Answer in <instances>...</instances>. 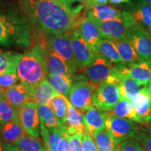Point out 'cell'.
<instances>
[{"instance_id":"cell-8","label":"cell","mask_w":151,"mask_h":151,"mask_svg":"<svg viewBox=\"0 0 151 151\" xmlns=\"http://www.w3.org/2000/svg\"><path fill=\"white\" fill-rule=\"evenodd\" d=\"M106 128L110 132L117 146L123 140L136 137L138 132L137 125L129 119L114 116L107 112Z\"/></svg>"},{"instance_id":"cell-22","label":"cell","mask_w":151,"mask_h":151,"mask_svg":"<svg viewBox=\"0 0 151 151\" xmlns=\"http://www.w3.org/2000/svg\"><path fill=\"white\" fill-rule=\"evenodd\" d=\"M128 67H124L126 73L141 86H147L151 81V62L142 60Z\"/></svg>"},{"instance_id":"cell-44","label":"cell","mask_w":151,"mask_h":151,"mask_svg":"<svg viewBox=\"0 0 151 151\" xmlns=\"http://www.w3.org/2000/svg\"><path fill=\"white\" fill-rule=\"evenodd\" d=\"M3 151H22L20 148L11 143H4Z\"/></svg>"},{"instance_id":"cell-51","label":"cell","mask_w":151,"mask_h":151,"mask_svg":"<svg viewBox=\"0 0 151 151\" xmlns=\"http://www.w3.org/2000/svg\"><path fill=\"white\" fill-rule=\"evenodd\" d=\"M148 32L149 33V35H150V38H151V29H148Z\"/></svg>"},{"instance_id":"cell-15","label":"cell","mask_w":151,"mask_h":151,"mask_svg":"<svg viewBox=\"0 0 151 151\" xmlns=\"http://www.w3.org/2000/svg\"><path fill=\"white\" fill-rule=\"evenodd\" d=\"M62 125L68 135H73L77 133L83 134L86 130L83 113L75 108L69 101L68 103L65 122Z\"/></svg>"},{"instance_id":"cell-38","label":"cell","mask_w":151,"mask_h":151,"mask_svg":"<svg viewBox=\"0 0 151 151\" xmlns=\"http://www.w3.org/2000/svg\"><path fill=\"white\" fill-rule=\"evenodd\" d=\"M118 146L122 151H146L137 141L131 139L123 140Z\"/></svg>"},{"instance_id":"cell-27","label":"cell","mask_w":151,"mask_h":151,"mask_svg":"<svg viewBox=\"0 0 151 151\" xmlns=\"http://www.w3.org/2000/svg\"><path fill=\"white\" fill-rule=\"evenodd\" d=\"M118 49L124 65L129 66L142 61L127 38L113 40Z\"/></svg>"},{"instance_id":"cell-12","label":"cell","mask_w":151,"mask_h":151,"mask_svg":"<svg viewBox=\"0 0 151 151\" xmlns=\"http://www.w3.org/2000/svg\"><path fill=\"white\" fill-rule=\"evenodd\" d=\"M71 40L75 58L79 68L89 65L97 55L92 49L81 37L78 32L74 31L71 36Z\"/></svg>"},{"instance_id":"cell-36","label":"cell","mask_w":151,"mask_h":151,"mask_svg":"<svg viewBox=\"0 0 151 151\" xmlns=\"http://www.w3.org/2000/svg\"><path fill=\"white\" fill-rule=\"evenodd\" d=\"M20 80L17 73L0 74V88L5 90L7 88L14 86Z\"/></svg>"},{"instance_id":"cell-40","label":"cell","mask_w":151,"mask_h":151,"mask_svg":"<svg viewBox=\"0 0 151 151\" xmlns=\"http://www.w3.org/2000/svg\"><path fill=\"white\" fill-rule=\"evenodd\" d=\"M57 1L71 9L76 14H78L83 7V3H84V0H57Z\"/></svg>"},{"instance_id":"cell-17","label":"cell","mask_w":151,"mask_h":151,"mask_svg":"<svg viewBox=\"0 0 151 151\" xmlns=\"http://www.w3.org/2000/svg\"><path fill=\"white\" fill-rule=\"evenodd\" d=\"M83 113L86 130L92 137L96 131L106 128L107 112H104L94 106H92L88 110L83 111Z\"/></svg>"},{"instance_id":"cell-26","label":"cell","mask_w":151,"mask_h":151,"mask_svg":"<svg viewBox=\"0 0 151 151\" xmlns=\"http://www.w3.org/2000/svg\"><path fill=\"white\" fill-rule=\"evenodd\" d=\"M47 48L48 52V73L53 75L61 76L73 77V75L70 73L69 67L65 60L48 46Z\"/></svg>"},{"instance_id":"cell-37","label":"cell","mask_w":151,"mask_h":151,"mask_svg":"<svg viewBox=\"0 0 151 151\" xmlns=\"http://www.w3.org/2000/svg\"><path fill=\"white\" fill-rule=\"evenodd\" d=\"M83 151H99L92 135L86 130L82 137Z\"/></svg>"},{"instance_id":"cell-41","label":"cell","mask_w":151,"mask_h":151,"mask_svg":"<svg viewBox=\"0 0 151 151\" xmlns=\"http://www.w3.org/2000/svg\"><path fill=\"white\" fill-rule=\"evenodd\" d=\"M136 139L141 141L143 145V148L146 151H151V134H140L136 136Z\"/></svg>"},{"instance_id":"cell-11","label":"cell","mask_w":151,"mask_h":151,"mask_svg":"<svg viewBox=\"0 0 151 151\" xmlns=\"http://www.w3.org/2000/svg\"><path fill=\"white\" fill-rule=\"evenodd\" d=\"M94 88L90 83L81 81L73 85L67 99L75 108L83 112L93 105Z\"/></svg>"},{"instance_id":"cell-1","label":"cell","mask_w":151,"mask_h":151,"mask_svg":"<svg viewBox=\"0 0 151 151\" xmlns=\"http://www.w3.org/2000/svg\"><path fill=\"white\" fill-rule=\"evenodd\" d=\"M18 1L29 23L49 36L66 34L78 25V14L57 0Z\"/></svg>"},{"instance_id":"cell-2","label":"cell","mask_w":151,"mask_h":151,"mask_svg":"<svg viewBox=\"0 0 151 151\" xmlns=\"http://www.w3.org/2000/svg\"><path fill=\"white\" fill-rule=\"evenodd\" d=\"M30 23L21 9L9 0H0V46L28 47Z\"/></svg>"},{"instance_id":"cell-42","label":"cell","mask_w":151,"mask_h":151,"mask_svg":"<svg viewBox=\"0 0 151 151\" xmlns=\"http://www.w3.org/2000/svg\"><path fill=\"white\" fill-rule=\"evenodd\" d=\"M57 151H70L68 135L66 132L63 134L61 140H60L59 144H58Z\"/></svg>"},{"instance_id":"cell-25","label":"cell","mask_w":151,"mask_h":151,"mask_svg":"<svg viewBox=\"0 0 151 151\" xmlns=\"http://www.w3.org/2000/svg\"><path fill=\"white\" fill-rule=\"evenodd\" d=\"M110 112L114 116L120 118H127L140 123L143 122L138 116L132 101L124 97H120L118 103Z\"/></svg>"},{"instance_id":"cell-9","label":"cell","mask_w":151,"mask_h":151,"mask_svg":"<svg viewBox=\"0 0 151 151\" xmlns=\"http://www.w3.org/2000/svg\"><path fill=\"white\" fill-rule=\"evenodd\" d=\"M126 38L141 60L151 62V38L142 26L137 24L129 28Z\"/></svg>"},{"instance_id":"cell-21","label":"cell","mask_w":151,"mask_h":151,"mask_svg":"<svg viewBox=\"0 0 151 151\" xmlns=\"http://www.w3.org/2000/svg\"><path fill=\"white\" fill-rule=\"evenodd\" d=\"M25 134L19 118L0 124V139L4 143H13Z\"/></svg>"},{"instance_id":"cell-48","label":"cell","mask_w":151,"mask_h":151,"mask_svg":"<svg viewBox=\"0 0 151 151\" xmlns=\"http://www.w3.org/2000/svg\"><path fill=\"white\" fill-rule=\"evenodd\" d=\"M148 90H149V92H150V96H151V81H150V82H149Z\"/></svg>"},{"instance_id":"cell-10","label":"cell","mask_w":151,"mask_h":151,"mask_svg":"<svg viewBox=\"0 0 151 151\" xmlns=\"http://www.w3.org/2000/svg\"><path fill=\"white\" fill-rule=\"evenodd\" d=\"M18 117L26 134L39 138L40 136V118L38 104L28 101L18 109Z\"/></svg>"},{"instance_id":"cell-39","label":"cell","mask_w":151,"mask_h":151,"mask_svg":"<svg viewBox=\"0 0 151 151\" xmlns=\"http://www.w3.org/2000/svg\"><path fill=\"white\" fill-rule=\"evenodd\" d=\"M82 137L83 134L77 133L73 135H68L70 151H83Z\"/></svg>"},{"instance_id":"cell-5","label":"cell","mask_w":151,"mask_h":151,"mask_svg":"<svg viewBox=\"0 0 151 151\" xmlns=\"http://www.w3.org/2000/svg\"><path fill=\"white\" fill-rule=\"evenodd\" d=\"M95 22L101 32L102 37L112 40L126 38L128 29L137 25L134 18L129 12H122L121 18L101 21L94 18H90Z\"/></svg>"},{"instance_id":"cell-19","label":"cell","mask_w":151,"mask_h":151,"mask_svg":"<svg viewBox=\"0 0 151 151\" xmlns=\"http://www.w3.org/2000/svg\"><path fill=\"white\" fill-rule=\"evenodd\" d=\"M138 116L143 122L151 120V96L148 87L145 86L132 101Z\"/></svg>"},{"instance_id":"cell-3","label":"cell","mask_w":151,"mask_h":151,"mask_svg":"<svg viewBox=\"0 0 151 151\" xmlns=\"http://www.w3.org/2000/svg\"><path fill=\"white\" fill-rule=\"evenodd\" d=\"M48 48L37 44L22 55L17 67L20 81L35 86L48 74Z\"/></svg>"},{"instance_id":"cell-6","label":"cell","mask_w":151,"mask_h":151,"mask_svg":"<svg viewBox=\"0 0 151 151\" xmlns=\"http://www.w3.org/2000/svg\"><path fill=\"white\" fill-rule=\"evenodd\" d=\"M118 67L101 55H97L89 65L85 67L84 74L94 90L116 73Z\"/></svg>"},{"instance_id":"cell-30","label":"cell","mask_w":151,"mask_h":151,"mask_svg":"<svg viewBox=\"0 0 151 151\" xmlns=\"http://www.w3.org/2000/svg\"><path fill=\"white\" fill-rule=\"evenodd\" d=\"M46 78L58 93L68 98L73 87V77L61 76L48 73Z\"/></svg>"},{"instance_id":"cell-4","label":"cell","mask_w":151,"mask_h":151,"mask_svg":"<svg viewBox=\"0 0 151 151\" xmlns=\"http://www.w3.org/2000/svg\"><path fill=\"white\" fill-rule=\"evenodd\" d=\"M119 68L116 73L101 83L94 90L93 105L104 112L111 111L120 99Z\"/></svg>"},{"instance_id":"cell-43","label":"cell","mask_w":151,"mask_h":151,"mask_svg":"<svg viewBox=\"0 0 151 151\" xmlns=\"http://www.w3.org/2000/svg\"><path fill=\"white\" fill-rule=\"evenodd\" d=\"M108 0H84V4L86 6L96 4H106Z\"/></svg>"},{"instance_id":"cell-24","label":"cell","mask_w":151,"mask_h":151,"mask_svg":"<svg viewBox=\"0 0 151 151\" xmlns=\"http://www.w3.org/2000/svg\"><path fill=\"white\" fill-rule=\"evenodd\" d=\"M65 132L62 124H60L59 127L48 129L41 124L40 132L46 148H49L52 151H57L58 144Z\"/></svg>"},{"instance_id":"cell-34","label":"cell","mask_w":151,"mask_h":151,"mask_svg":"<svg viewBox=\"0 0 151 151\" xmlns=\"http://www.w3.org/2000/svg\"><path fill=\"white\" fill-rule=\"evenodd\" d=\"M38 110L40 118V124L46 128L51 129L59 127L60 123L54 111L48 104L38 105Z\"/></svg>"},{"instance_id":"cell-33","label":"cell","mask_w":151,"mask_h":151,"mask_svg":"<svg viewBox=\"0 0 151 151\" xmlns=\"http://www.w3.org/2000/svg\"><path fill=\"white\" fill-rule=\"evenodd\" d=\"M68 103L69 99L67 97L61 94H58L52 97L48 104V105L54 111L60 124H63L65 122Z\"/></svg>"},{"instance_id":"cell-23","label":"cell","mask_w":151,"mask_h":151,"mask_svg":"<svg viewBox=\"0 0 151 151\" xmlns=\"http://www.w3.org/2000/svg\"><path fill=\"white\" fill-rule=\"evenodd\" d=\"M88 18L106 21L113 19L121 18L122 13L110 6L106 4H96L86 7Z\"/></svg>"},{"instance_id":"cell-18","label":"cell","mask_w":151,"mask_h":151,"mask_svg":"<svg viewBox=\"0 0 151 151\" xmlns=\"http://www.w3.org/2000/svg\"><path fill=\"white\" fill-rule=\"evenodd\" d=\"M58 94L48 79L45 78L39 83L32 86V101L38 105L48 104L52 98Z\"/></svg>"},{"instance_id":"cell-35","label":"cell","mask_w":151,"mask_h":151,"mask_svg":"<svg viewBox=\"0 0 151 151\" xmlns=\"http://www.w3.org/2000/svg\"><path fill=\"white\" fill-rule=\"evenodd\" d=\"M19 118L18 110L4 98L0 99V124Z\"/></svg>"},{"instance_id":"cell-16","label":"cell","mask_w":151,"mask_h":151,"mask_svg":"<svg viewBox=\"0 0 151 151\" xmlns=\"http://www.w3.org/2000/svg\"><path fill=\"white\" fill-rule=\"evenodd\" d=\"M118 68L120 97H124L133 101L141 91V85L126 73L124 66Z\"/></svg>"},{"instance_id":"cell-31","label":"cell","mask_w":151,"mask_h":151,"mask_svg":"<svg viewBox=\"0 0 151 151\" xmlns=\"http://www.w3.org/2000/svg\"><path fill=\"white\" fill-rule=\"evenodd\" d=\"M92 137L99 151H115L118 146L106 128L96 131Z\"/></svg>"},{"instance_id":"cell-20","label":"cell","mask_w":151,"mask_h":151,"mask_svg":"<svg viewBox=\"0 0 151 151\" xmlns=\"http://www.w3.org/2000/svg\"><path fill=\"white\" fill-rule=\"evenodd\" d=\"M129 12L138 24L151 29V5L144 0H137L131 4Z\"/></svg>"},{"instance_id":"cell-52","label":"cell","mask_w":151,"mask_h":151,"mask_svg":"<svg viewBox=\"0 0 151 151\" xmlns=\"http://www.w3.org/2000/svg\"><path fill=\"white\" fill-rule=\"evenodd\" d=\"M46 151H52V150H50L49 148H46Z\"/></svg>"},{"instance_id":"cell-49","label":"cell","mask_w":151,"mask_h":151,"mask_svg":"<svg viewBox=\"0 0 151 151\" xmlns=\"http://www.w3.org/2000/svg\"><path fill=\"white\" fill-rule=\"evenodd\" d=\"M144 1H146L147 3H148L149 4L151 5V0H144Z\"/></svg>"},{"instance_id":"cell-28","label":"cell","mask_w":151,"mask_h":151,"mask_svg":"<svg viewBox=\"0 0 151 151\" xmlns=\"http://www.w3.org/2000/svg\"><path fill=\"white\" fill-rule=\"evenodd\" d=\"M22 55L0 48V74L17 73V67Z\"/></svg>"},{"instance_id":"cell-29","label":"cell","mask_w":151,"mask_h":151,"mask_svg":"<svg viewBox=\"0 0 151 151\" xmlns=\"http://www.w3.org/2000/svg\"><path fill=\"white\" fill-rule=\"evenodd\" d=\"M99 55L104 56L112 63L118 64V67L123 66V62L119 53L116 43L112 39L102 37L98 45Z\"/></svg>"},{"instance_id":"cell-32","label":"cell","mask_w":151,"mask_h":151,"mask_svg":"<svg viewBox=\"0 0 151 151\" xmlns=\"http://www.w3.org/2000/svg\"><path fill=\"white\" fill-rule=\"evenodd\" d=\"M13 144L22 151H46L44 143L39 138L27 134L13 143Z\"/></svg>"},{"instance_id":"cell-50","label":"cell","mask_w":151,"mask_h":151,"mask_svg":"<svg viewBox=\"0 0 151 151\" xmlns=\"http://www.w3.org/2000/svg\"><path fill=\"white\" fill-rule=\"evenodd\" d=\"M115 151H122L121 150H120V148H119L118 146H117V148H116V150H115Z\"/></svg>"},{"instance_id":"cell-7","label":"cell","mask_w":151,"mask_h":151,"mask_svg":"<svg viewBox=\"0 0 151 151\" xmlns=\"http://www.w3.org/2000/svg\"><path fill=\"white\" fill-rule=\"evenodd\" d=\"M47 46L65 60L71 74L73 75L80 69L75 58L71 36L67 34L50 35Z\"/></svg>"},{"instance_id":"cell-14","label":"cell","mask_w":151,"mask_h":151,"mask_svg":"<svg viewBox=\"0 0 151 151\" xmlns=\"http://www.w3.org/2000/svg\"><path fill=\"white\" fill-rule=\"evenodd\" d=\"M77 32L92 50L96 54L99 55L98 45L102 38V35L95 22L88 17L81 22Z\"/></svg>"},{"instance_id":"cell-46","label":"cell","mask_w":151,"mask_h":151,"mask_svg":"<svg viewBox=\"0 0 151 151\" xmlns=\"http://www.w3.org/2000/svg\"><path fill=\"white\" fill-rule=\"evenodd\" d=\"M4 90L1 88H0V99L4 98Z\"/></svg>"},{"instance_id":"cell-47","label":"cell","mask_w":151,"mask_h":151,"mask_svg":"<svg viewBox=\"0 0 151 151\" xmlns=\"http://www.w3.org/2000/svg\"><path fill=\"white\" fill-rule=\"evenodd\" d=\"M3 146L4 142L1 140V139H0V151H3Z\"/></svg>"},{"instance_id":"cell-13","label":"cell","mask_w":151,"mask_h":151,"mask_svg":"<svg viewBox=\"0 0 151 151\" xmlns=\"http://www.w3.org/2000/svg\"><path fill=\"white\" fill-rule=\"evenodd\" d=\"M32 86L20 81L4 90V99L18 110L24 104L32 101Z\"/></svg>"},{"instance_id":"cell-45","label":"cell","mask_w":151,"mask_h":151,"mask_svg":"<svg viewBox=\"0 0 151 151\" xmlns=\"http://www.w3.org/2000/svg\"><path fill=\"white\" fill-rule=\"evenodd\" d=\"M129 1V0H109L110 3L113 4H119L128 2Z\"/></svg>"}]
</instances>
